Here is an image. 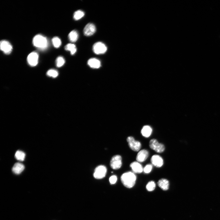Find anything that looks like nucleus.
<instances>
[{
	"instance_id": "nucleus-1",
	"label": "nucleus",
	"mask_w": 220,
	"mask_h": 220,
	"mask_svg": "<svg viewBox=\"0 0 220 220\" xmlns=\"http://www.w3.org/2000/svg\"><path fill=\"white\" fill-rule=\"evenodd\" d=\"M121 180L125 187L131 188L134 187L136 183V176L134 172H128L121 176Z\"/></svg>"
},
{
	"instance_id": "nucleus-2",
	"label": "nucleus",
	"mask_w": 220,
	"mask_h": 220,
	"mask_svg": "<svg viewBox=\"0 0 220 220\" xmlns=\"http://www.w3.org/2000/svg\"><path fill=\"white\" fill-rule=\"evenodd\" d=\"M33 44L34 46L41 50H44L48 47V42L46 37L41 35H37L34 37Z\"/></svg>"
},
{
	"instance_id": "nucleus-3",
	"label": "nucleus",
	"mask_w": 220,
	"mask_h": 220,
	"mask_svg": "<svg viewBox=\"0 0 220 220\" xmlns=\"http://www.w3.org/2000/svg\"><path fill=\"white\" fill-rule=\"evenodd\" d=\"M149 146L152 149L158 153H163L165 149L164 145L159 143L158 140L155 139H153L150 140Z\"/></svg>"
},
{
	"instance_id": "nucleus-4",
	"label": "nucleus",
	"mask_w": 220,
	"mask_h": 220,
	"mask_svg": "<svg viewBox=\"0 0 220 220\" xmlns=\"http://www.w3.org/2000/svg\"><path fill=\"white\" fill-rule=\"evenodd\" d=\"M130 148L133 151L137 152L140 150L141 148V144L139 141H136L132 136H129L127 138Z\"/></svg>"
},
{
	"instance_id": "nucleus-5",
	"label": "nucleus",
	"mask_w": 220,
	"mask_h": 220,
	"mask_svg": "<svg viewBox=\"0 0 220 220\" xmlns=\"http://www.w3.org/2000/svg\"><path fill=\"white\" fill-rule=\"evenodd\" d=\"M107 171V167L105 166H98L95 169L93 174L94 177L96 179H102L106 176Z\"/></svg>"
},
{
	"instance_id": "nucleus-6",
	"label": "nucleus",
	"mask_w": 220,
	"mask_h": 220,
	"mask_svg": "<svg viewBox=\"0 0 220 220\" xmlns=\"http://www.w3.org/2000/svg\"><path fill=\"white\" fill-rule=\"evenodd\" d=\"M122 157L120 155H116L112 158L110 165L114 170H117L120 168L122 165Z\"/></svg>"
},
{
	"instance_id": "nucleus-7",
	"label": "nucleus",
	"mask_w": 220,
	"mask_h": 220,
	"mask_svg": "<svg viewBox=\"0 0 220 220\" xmlns=\"http://www.w3.org/2000/svg\"><path fill=\"white\" fill-rule=\"evenodd\" d=\"M93 50L94 53L97 55L102 54L105 53L107 50V48L106 45L101 42H98L93 46Z\"/></svg>"
},
{
	"instance_id": "nucleus-8",
	"label": "nucleus",
	"mask_w": 220,
	"mask_h": 220,
	"mask_svg": "<svg viewBox=\"0 0 220 220\" xmlns=\"http://www.w3.org/2000/svg\"><path fill=\"white\" fill-rule=\"evenodd\" d=\"M39 59L38 54L35 52H33L28 55L27 60L29 64L32 66H35L38 64Z\"/></svg>"
},
{
	"instance_id": "nucleus-9",
	"label": "nucleus",
	"mask_w": 220,
	"mask_h": 220,
	"mask_svg": "<svg viewBox=\"0 0 220 220\" xmlns=\"http://www.w3.org/2000/svg\"><path fill=\"white\" fill-rule=\"evenodd\" d=\"M13 48L11 44L7 40H2L1 42V49L3 53L7 55L10 54Z\"/></svg>"
},
{
	"instance_id": "nucleus-10",
	"label": "nucleus",
	"mask_w": 220,
	"mask_h": 220,
	"mask_svg": "<svg viewBox=\"0 0 220 220\" xmlns=\"http://www.w3.org/2000/svg\"><path fill=\"white\" fill-rule=\"evenodd\" d=\"M96 31V28L95 25L89 23L87 24L84 28V33L86 36H90L93 35Z\"/></svg>"
},
{
	"instance_id": "nucleus-11",
	"label": "nucleus",
	"mask_w": 220,
	"mask_h": 220,
	"mask_svg": "<svg viewBox=\"0 0 220 220\" xmlns=\"http://www.w3.org/2000/svg\"><path fill=\"white\" fill-rule=\"evenodd\" d=\"M151 163L152 165L156 167L160 168L164 164V161L161 156L158 155H155L152 156L151 159Z\"/></svg>"
},
{
	"instance_id": "nucleus-12",
	"label": "nucleus",
	"mask_w": 220,
	"mask_h": 220,
	"mask_svg": "<svg viewBox=\"0 0 220 220\" xmlns=\"http://www.w3.org/2000/svg\"><path fill=\"white\" fill-rule=\"evenodd\" d=\"M149 153L147 150L142 149L138 153L136 157L137 161L139 163H143L148 158Z\"/></svg>"
},
{
	"instance_id": "nucleus-13",
	"label": "nucleus",
	"mask_w": 220,
	"mask_h": 220,
	"mask_svg": "<svg viewBox=\"0 0 220 220\" xmlns=\"http://www.w3.org/2000/svg\"><path fill=\"white\" fill-rule=\"evenodd\" d=\"M132 170L134 173L140 174L143 171V169L142 165L138 161H134L130 165Z\"/></svg>"
},
{
	"instance_id": "nucleus-14",
	"label": "nucleus",
	"mask_w": 220,
	"mask_h": 220,
	"mask_svg": "<svg viewBox=\"0 0 220 220\" xmlns=\"http://www.w3.org/2000/svg\"><path fill=\"white\" fill-rule=\"evenodd\" d=\"M158 186L164 190H167L169 187V183L167 179L165 178H161L158 183Z\"/></svg>"
},
{
	"instance_id": "nucleus-15",
	"label": "nucleus",
	"mask_w": 220,
	"mask_h": 220,
	"mask_svg": "<svg viewBox=\"0 0 220 220\" xmlns=\"http://www.w3.org/2000/svg\"><path fill=\"white\" fill-rule=\"evenodd\" d=\"M25 169V166L23 164L20 163H15L13 166L12 170L16 174H20Z\"/></svg>"
},
{
	"instance_id": "nucleus-16",
	"label": "nucleus",
	"mask_w": 220,
	"mask_h": 220,
	"mask_svg": "<svg viewBox=\"0 0 220 220\" xmlns=\"http://www.w3.org/2000/svg\"><path fill=\"white\" fill-rule=\"evenodd\" d=\"M88 65L91 68H98L100 67L101 64L100 61L96 58H91L88 61Z\"/></svg>"
},
{
	"instance_id": "nucleus-17",
	"label": "nucleus",
	"mask_w": 220,
	"mask_h": 220,
	"mask_svg": "<svg viewBox=\"0 0 220 220\" xmlns=\"http://www.w3.org/2000/svg\"><path fill=\"white\" fill-rule=\"evenodd\" d=\"M152 129L151 127L148 125L144 126L141 131L142 135L145 138H148L151 135Z\"/></svg>"
},
{
	"instance_id": "nucleus-18",
	"label": "nucleus",
	"mask_w": 220,
	"mask_h": 220,
	"mask_svg": "<svg viewBox=\"0 0 220 220\" xmlns=\"http://www.w3.org/2000/svg\"><path fill=\"white\" fill-rule=\"evenodd\" d=\"M78 34L76 31L73 30L68 34V39L72 42H75L77 41L78 38Z\"/></svg>"
},
{
	"instance_id": "nucleus-19",
	"label": "nucleus",
	"mask_w": 220,
	"mask_h": 220,
	"mask_svg": "<svg viewBox=\"0 0 220 220\" xmlns=\"http://www.w3.org/2000/svg\"><path fill=\"white\" fill-rule=\"evenodd\" d=\"M65 49L66 51H70L72 55L76 53L77 51L76 45L72 44H67L65 46Z\"/></svg>"
},
{
	"instance_id": "nucleus-20",
	"label": "nucleus",
	"mask_w": 220,
	"mask_h": 220,
	"mask_svg": "<svg viewBox=\"0 0 220 220\" xmlns=\"http://www.w3.org/2000/svg\"><path fill=\"white\" fill-rule=\"evenodd\" d=\"M26 156L25 154L23 152L18 150L15 153V158L18 160L21 161H24Z\"/></svg>"
},
{
	"instance_id": "nucleus-21",
	"label": "nucleus",
	"mask_w": 220,
	"mask_h": 220,
	"mask_svg": "<svg viewBox=\"0 0 220 220\" xmlns=\"http://www.w3.org/2000/svg\"><path fill=\"white\" fill-rule=\"evenodd\" d=\"M84 15V13L83 11L78 10L76 11L74 14V19L76 20H79L82 18Z\"/></svg>"
},
{
	"instance_id": "nucleus-22",
	"label": "nucleus",
	"mask_w": 220,
	"mask_h": 220,
	"mask_svg": "<svg viewBox=\"0 0 220 220\" xmlns=\"http://www.w3.org/2000/svg\"><path fill=\"white\" fill-rule=\"evenodd\" d=\"M52 42L54 47L56 48H58L61 45V39L57 37H55L52 39Z\"/></svg>"
},
{
	"instance_id": "nucleus-23",
	"label": "nucleus",
	"mask_w": 220,
	"mask_h": 220,
	"mask_svg": "<svg viewBox=\"0 0 220 220\" xmlns=\"http://www.w3.org/2000/svg\"><path fill=\"white\" fill-rule=\"evenodd\" d=\"M65 61L64 58L62 56L59 57L57 58L56 60L57 66L60 67L64 64Z\"/></svg>"
},
{
	"instance_id": "nucleus-24",
	"label": "nucleus",
	"mask_w": 220,
	"mask_h": 220,
	"mask_svg": "<svg viewBox=\"0 0 220 220\" xmlns=\"http://www.w3.org/2000/svg\"><path fill=\"white\" fill-rule=\"evenodd\" d=\"M156 187V184L153 181L149 182L147 184L146 189L149 192L153 191Z\"/></svg>"
},
{
	"instance_id": "nucleus-25",
	"label": "nucleus",
	"mask_w": 220,
	"mask_h": 220,
	"mask_svg": "<svg viewBox=\"0 0 220 220\" xmlns=\"http://www.w3.org/2000/svg\"><path fill=\"white\" fill-rule=\"evenodd\" d=\"M47 75L49 77L56 78L58 75V73L55 70L51 69L47 72Z\"/></svg>"
},
{
	"instance_id": "nucleus-26",
	"label": "nucleus",
	"mask_w": 220,
	"mask_h": 220,
	"mask_svg": "<svg viewBox=\"0 0 220 220\" xmlns=\"http://www.w3.org/2000/svg\"><path fill=\"white\" fill-rule=\"evenodd\" d=\"M153 166L151 164L147 165L143 168V171L146 174L150 173L152 170Z\"/></svg>"
},
{
	"instance_id": "nucleus-27",
	"label": "nucleus",
	"mask_w": 220,
	"mask_h": 220,
	"mask_svg": "<svg viewBox=\"0 0 220 220\" xmlns=\"http://www.w3.org/2000/svg\"><path fill=\"white\" fill-rule=\"evenodd\" d=\"M117 181V177L116 176L113 175L110 177L109 181L111 184H113L116 183Z\"/></svg>"
}]
</instances>
